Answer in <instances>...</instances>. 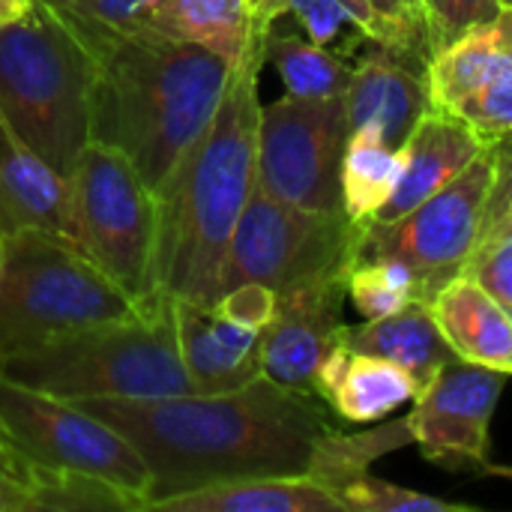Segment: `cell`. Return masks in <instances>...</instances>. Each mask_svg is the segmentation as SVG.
Wrapping results in <instances>:
<instances>
[{"label": "cell", "mask_w": 512, "mask_h": 512, "mask_svg": "<svg viewBox=\"0 0 512 512\" xmlns=\"http://www.w3.org/2000/svg\"><path fill=\"white\" fill-rule=\"evenodd\" d=\"M33 6V0H0V30L12 21H18L21 15H27Z\"/></svg>", "instance_id": "obj_39"}, {"label": "cell", "mask_w": 512, "mask_h": 512, "mask_svg": "<svg viewBox=\"0 0 512 512\" xmlns=\"http://www.w3.org/2000/svg\"><path fill=\"white\" fill-rule=\"evenodd\" d=\"M282 15H294L297 24L303 27V33L312 42L327 45V48H333L336 42H342L348 27H360L357 18H354V12L342 0H276L273 9H270L273 24Z\"/></svg>", "instance_id": "obj_33"}, {"label": "cell", "mask_w": 512, "mask_h": 512, "mask_svg": "<svg viewBox=\"0 0 512 512\" xmlns=\"http://www.w3.org/2000/svg\"><path fill=\"white\" fill-rule=\"evenodd\" d=\"M375 15L381 21V42L384 48L417 60L429 63V45H426V27H423V12L420 0H372Z\"/></svg>", "instance_id": "obj_32"}, {"label": "cell", "mask_w": 512, "mask_h": 512, "mask_svg": "<svg viewBox=\"0 0 512 512\" xmlns=\"http://www.w3.org/2000/svg\"><path fill=\"white\" fill-rule=\"evenodd\" d=\"M252 3V12H255V21L261 24V27H273V18H270V9H273V3L276 0H249Z\"/></svg>", "instance_id": "obj_40"}, {"label": "cell", "mask_w": 512, "mask_h": 512, "mask_svg": "<svg viewBox=\"0 0 512 512\" xmlns=\"http://www.w3.org/2000/svg\"><path fill=\"white\" fill-rule=\"evenodd\" d=\"M0 444L45 468L102 477L150 504V474L138 450L105 420L0 375Z\"/></svg>", "instance_id": "obj_9"}, {"label": "cell", "mask_w": 512, "mask_h": 512, "mask_svg": "<svg viewBox=\"0 0 512 512\" xmlns=\"http://www.w3.org/2000/svg\"><path fill=\"white\" fill-rule=\"evenodd\" d=\"M264 63H273L285 93L300 99L345 96L354 66L342 60L339 51L312 42L309 36L279 33L276 27L264 36Z\"/></svg>", "instance_id": "obj_26"}, {"label": "cell", "mask_w": 512, "mask_h": 512, "mask_svg": "<svg viewBox=\"0 0 512 512\" xmlns=\"http://www.w3.org/2000/svg\"><path fill=\"white\" fill-rule=\"evenodd\" d=\"M213 306L225 318H231V321H237L243 327H252V330H261L264 333V327L276 315V291L267 288V285H261V282H243V285H234V288L222 291L213 300Z\"/></svg>", "instance_id": "obj_36"}, {"label": "cell", "mask_w": 512, "mask_h": 512, "mask_svg": "<svg viewBox=\"0 0 512 512\" xmlns=\"http://www.w3.org/2000/svg\"><path fill=\"white\" fill-rule=\"evenodd\" d=\"M351 270L276 291V315L261 333V369L276 384L312 393L315 372L342 330Z\"/></svg>", "instance_id": "obj_14"}, {"label": "cell", "mask_w": 512, "mask_h": 512, "mask_svg": "<svg viewBox=\"0 0 512 512\" xmlns=\"http://www.w3.org/2000/svg\"><path fill=\"white\" fill-rule=\"evenodd\" d=\"M171 312L192 393H231L264 375L261 330L225 318L213 303L171 297Z\"/></svg>", "instance_id": "obj_16"}, {"label": "cell", "mask_w": 512, "mask_h": 512, "mask_svg": "<svg viewBox=\"0 0 512 512\" xmlns=\"http://www.w3.org/2000/svg\"><path fill=\"white\" fill-rule=\"evenodd\" d=\"M429 90L483 144L512 135V6L429 60Z\"/></svg>", "instance_id": "obj_13"}, {"label": "cell", "mask_w": 512, "mask_h": 512, "mask_svg": "<svg viewBox=\"0 0 512 512\" xmlns=\"http://www.w3.org/2000/svg\"><path fill=\"white\" fill-rule=\"evenodd\" d=\"M342 3L354 12L357 24L363 27V33L369 36V42H381V21L375 15L372 0H342Z\"/></svg>", "instance_id": "obj_37"}, {"label": "cell", "mask_w": 512, "mask_h": 512, "mask_svg": "<svg viewBox=\"0 0 512 512\" xmlns=\"http://www.w3.org/2000/svg\"><path fill=\"white\" fill-rule=\"evenodd\" d=\"M336 498L345 512H474V507H465V504H453V501L432 498L405 486H393L369 471L351 480L348 486H342Z\"/></svg>", "instance_id": "obj_30"}, {"label": "cell", "mask_w": 512, "mask_h": 512, "mask_svg": "<svg viewBox=\"0 0 512 512\" xmlns=\"http://www.w3.org/2000/svg\"><path fill=\"white\" fill-rule=\"evenodd\" d=\"M144 300L129 297L72 240L21 231L0 243V360L93 324L132 318Z\"/></svg>", "instance_id": "obj_6"}, {"label": "cell", "mask_w": 512, "mask_h": 512, "mask_svg": "<svg viewBox=\"0 0 512 512\" xmlns=\"http://www.w3.org/2000/svg\"><path fill=\"white\" fill-rule=\"evenodd\" d=\"M21 231H45L69 240V189L66 177L0 117V243Z\"/></svg>", "instance_id": "obj_19"}, {"label": "cell", "mask_w": 512, "mask_h": 512, "mask_svg": "<svg viewBox=\"0 0 512 512\" xmlns=\"http://www.w3.org/2000/svg\"><path fill=\"white\" fill-rule=\"evenodd\" d=\"M504 9V0H420L429 57L459 42L474 27L489 24Z\"/></svg>", "instance_id": "obj_31"}, {"label": "cell", "mask_w": 512, "mask_h": 512, "mask_svg": "<svg viewBox=\"0 0 512 512\" xmlns=\"http://www.w3.org/2000/svg\"><path fill=\"white\" fill-rule=\"evenodd\" d=\"M486 144L468 123L444 108H432L420 117L408 141L402 144V174L390 198L375 210L369 222H393L444 189L462 174Z\"/></svg>", "instance_id": "obj_17"}, {"label": "cell", "mask_w": 512, "mask_h": 512, "mask_svg": "<svg viewBox=\"0 0 512 512\" xmlns=\"http://www.w3.org/2000/svg\"><path fill=\"white\" fill-rule=\"evenodd\" d=\"M402 162V150H390L378 135L351 132L342 159V210L366 225L396 189Z\"/></svg>", "instance_id": "obj_27"}, {"label": "cell", "mask_w": 512, "mask_h": 512, "mask_svg": "<svg viewBox=\"0 0 512 512\" xmlns=\"http://www.w3.org/2000/svg\"><path fill=\"white\" fill-rule=\"evenodd\" d=\"M162 512H345L342 504L306 474L246 477L216 483L162 501Z\"/></svg>", "instance_id": "obj_22"}, {"label": "cell", "mask_w": 512, "mask_h": 512, "mask_svg": "<svg viewBox=\"0 0 512 512\" xmlns=\"http://www.w3.org/2000/svg\"><path fill=\"white\" fill-rule=\"evenodd\" d=\"M69 240L129 297H150L156 198L126 153L90 141L66 174Z\"/></svg>", "instance_id": "obj_7"}, {"label": "cell", "mask_w": 512, "mask_h": 512, "mask_svg": "<svg viewBox=\"0 0 512 512\" xmlns=\"http://www.w3.org/2000/svg\"><path fill=\"white\" fill-rule=\"evenodd\" d=\"M429 312L459 360L512 375V318L471 276L444 285Z\"/></svg>", "instance_id": "obj_20"}, {"label": "cell", "mask_w": 512, "mask_h": 512, "mask_svg": "<svg viewBox=\"0 0 512 512\" xmlns=\"http://www.w3.org/2000/svg\"><path fill=\"white\" fill-rule=\"evenodd\" d=\"M348 297L366 321L423 303L417 276L396 258H360L348 276Z\"/></svg>", "instance_id": "obj_29"}, {"label": "cell", "mask_w": 512, "mask_h": 512, "mask_svg": "<svg viewBox=\"0 0 512 512\" xmlns=\"http://www.w3.org/2000/svg\"><path fill=\"white\" fill-rule=\"evenodd\" d=\"M336 342L408 369L420 381V390L444 363L456 360L426 303H411L387 318L342 324Z\"/></svg>", "instance_id": "obj_21"}, {"label": "cell", "mask_w": 512, "mask_h": 512, "mask_svg": "<svg viewBox=\"0 0 512 512\" xmlns=\"http://www.w3.org/2000/svg\"><path fill=\"white\" fill-rule=\"evenodd\" d=\"M159 0H69L57 9L93 60L123 36L147 30Z\"/></svg>", "instance_id": "obj_28"}, {"label": "cell", "mask_w": 512, "mask_h": 512, "mask_svg": "<svg viewBox=\"0 0 512 512\" xmlns=\"http://www.w3.org/2000/svg\"><path fill=\"white\" fill-rule=\"evenodd\" d=\"M0 512H27L24 492L0 471Z\"/></svg>", "instance_id": "obj_38"}, {"label": "cell", "mask_w": 512, "mask_h": 512, "mask_svg": "<svg viewBox=\"0 0 512 512\" xmlns=\"http://www.w3.org/2000/svg\"><path fill=\"white\" fill-rule=\"evenodd\" d=\"M264 39L231 72L219 111L180 156L156 198L150 294L213 303L231 237L258 183V75Z\"/></svg>", "instance_id": "obj_2"}, {"label": "cell", "mask_w": 512, "mask_h": 512, "mask_svg": "<svg viewBox=\"0 0 512 512\" xmlns=\"http://www.w3.org/2000/svg\"><path fill=\"white\" fill-rule=\"evenodd\" d=\"M150 27L171 39L210 48L234 66L270 30L255 21L249 0H159Z\"/></svg>", "instance_id": "obj_23"}, {"label": "cell", "mask_w": 512, "mask_h": 512, "mask_svg": "<svg viewBox=\"0 0 512 512\" xmlns=\"http://www.w3.org/2000/svg\"><path fill=\"white\" fill-rule=\"evenodd\" d=\"M144 459L150 504L246 477L306 474L321 435L336 429L315 393L261 375L231 393L78 399Z\"/></svg>", "instance_id": "obj_1"}, {"label": "cell", "mask_w": 512, "mask_h": 512, "mask_svg": "<svg viewBox=\"0 0 512 512\" xmlns=\"http://www.w3.org/2000/svg\"><path fill=\"white\" fill-rule=\"evenodd\" d=\"M12 384L57 399H159L192 393L168 294H150L132 318L93 324L0 360Z\"/></svg>", "instance_id": "obj_4"}, {"label": "cell", "mask_w": 512, "mask_h": 512, "mask_svg": "<svg viewBox=\"0 0 512 512\" xmlns=\"http://www.w3.org/2000/svg\"><path fill=\"white\" fill-rule=\"evenodd\" d=\"M489 477H507V480H512V468H501V465H492Z\"/></svg>", "instance_id": "obj_41"}, {"label": "cell", "mask_w": 512, "mask_h": 512, "mask_svg": "<svg viewBox=\"0 0 512 512\" xmlns=\"http://www.w3.org/2000/svg\"><path fill=\"white\" fill-rule=\"evenodd\" d=\"M495 159L489 144L432 198L393 222H366L360 258H396L411 267L420 297L429 306L435 294L459 279L480 246L486 198L492 189Z\"/></svg>", "instance_id": "obj_10"}, {"label": "cell", "mask_w": 512, "mask_h": 512, "mask_svg": "<svg viewBox=\"0 0 512 512\" xmlns=\"http://www.w3.org/2000/svg\"><path fill=\"white\" fill-rule=\"evenodd\" d=\"M351 123L345 96H282L258 114V183L303 210H342V159Z\"/></svg>", "instance_id": "obj_11"}, {"label": "cell", "mask_w": 512, "mask_h": 512, "mask_svg": "<svg viewBox=\"0 0 512 512\" xmlns=\"http://www.w3.org/2000/svg\"><path fill=\"white\" fill-rule=\"evenodd\" d=\"M504 390V372L465 360L444 363L417 393L408 414L423 459L471 477H489V429Z\"/></svg>", "instance_id": "obj_12"}, {"label": "cell", "mask_w": 512, "mask_h": 512, "mask_svg": "<svg viewBox=\"0 0 512 512\" xmlns=\"http://www.w3.org/2000/svg\"><path fill=\"white\" fill-rule=\"evenodd\" d=\"M414 444V432H411V420L399 417L390 423H381L369 432H357V435H342L339 429H330L327 435L318 438L306 477H312L318 486H324L333 498L342 486H348L351 480H357L360 474L369 471L372 462L405 450ZM339 501V498H336Z\"/></svg>", "instance_id": "obj_24"}, {"label": "cell", "mask_w": 512, "mask_h": 512, "mask_svg": "<svg viewBox=\"0 0 512 512\" xmlns=\"http://www.w3.org/2000/svg\"><path fill=\"white\" fill-rule=\"evenodd\" d=\"M231 72L222 54L153 27L123 36L96 57L90 141L126 153L156 192L219 111Z\"/></svg>", "instance_id": "obj_3"}, {"label": "cell", "mask_w": 512, "mask_h": 512, "mask_svg": "<svg viewBox=\"0 0 512 512\" xmlns=\"http://www.w3.org/2000/svg\"><path fill=\"white\" fill-rule=\"evenodd\" d=\"M96 60L66 18L33 0L0 30V117L63 177L93 129Z\"/></svg>", "instance_id": "obj_5"}, {"label": "cell", "mask_w": 512, "mask_h": 512, "mask_svg": "<svg viewBox=\"0 0 512 512\" xmlns=\"http://www.w3.org/2000/svg\"><path fill=\"white\" fill-rule=\"evenodd\" d=\"M489 150L495 159V174H492V189L486 198L480 243L495 237V234L512 231V135L492 141Z\"/></svg>", "instance_id": "obj_35"}, {"label": "cell", "mask_w": 512, "mask_h": 512, "mask_svg": "<svg viewBox=\"0 0 512 512\" xmlns=\"http://www.w3.org/2000/svg\"><path fill=\"white\" fill-rule=\"evenodd\" d=\"M39 3H45V6H51V9H63L69 0H39Z\"/></svg>", "instance_id": "obj_42"}, {"label": "cell", "mask_w": 512, "mask_h": 512, "mask_svg": "<svg viewBox=\"0 0 512 512\" xmlns=\"http://www.w3.org/2000/svg\"><path fill=\"white\" fill-rule=\"evenodd\" d=\"M465 276H471L486 294H492L512 318V231L483 240L474 249Z\"/></svg>", "instance_id": "obj_34"}, {"label": "cell", "mask_w": 512, "mask_h": 512, "mask_svg": "<svg viewBox=\"0 0 512 512\" xmlns=\"http://www.w3.org/2000/svg\"><path fill=\"white\" fill-rule=\"evenodd\" d=\"M21 459V456H18ZM21 489L27 512H138L147 510L132 492L66 468H45L21 459Z\"/></svg>", "instance_id": "obj_25"}, {"label": "cell", "mask_w": 512, "mask_h": 512, "mask_svg": "<svg viewBox=\"0 0 512 512\" xmlns=\"http://www.w3.org/2000/svg\"><path fill=\"white\" fill-rule=\"evenodd\" d=\"M345 102L351 132L378 135L390 150H402L420 117L435 108L429 63L408 60L372 42V51L354 66Z\"/></svg>", "instance_id": "obj_15"}, {"label": "cell", "mask_w": 512, "mask_h": 512, "mask_svg": "<svg viewBox=\"0 0 512 512\" xmlns=\"http://www.w3.org/2000/svg\"><path fill=\"white\" fill-rule=\"evenodd\" d=\"M360 234L363 225L345 210H303L255 183L228 246L219 294L243 282L282 291L324 273L354 270Z\"/></svg>", "instance_id": "obj_8"}, {"label": "cell", "mask_w": 512, "mask_h": 512, "mask_svg": "<svg viewBox=\"0 0 512 512\" xmlns=\"http://www.w3.org/2000/svg\"><path fill=\"white\" fill-rule=\"evenodd\" d=\"M312 393L336 417L348 423H372L390 417L405 402H414L420 381L384 357L336 342L315 372Z\"/></svg>", "instance_id": "obj_18"}, {"label": "cell", "mask_w": 512, "mask_h": 512, "mask_svg": "<svg viewBox=\"0 0 512 512\" xmlns=\"http://www.w3.org/2000/svg\"><path fill=\"white\" fill-rule=\"evenodd\" d=\"M504 6H512V0H504Z\"/></svg>", "instance_id": "obj_43"}]
</instances>
